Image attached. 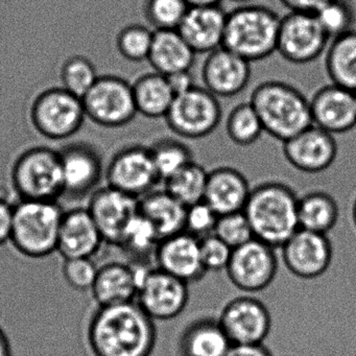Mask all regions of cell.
Segmentation results:
<instances>
[{
  "label": "cell",
  "instance_id": "cell-14",
  "mask_svg": "<svg viewBox=\"0 0 356 356\" xmlns=\"http://www.w3.org/2000/svg\"><path fill=\"white\" fill-rule=\"evenodd\" d=\"M275 248L254 238L233 250L226 272L239 291L258 293L272 284L278 272Z\"/></svg>",
  "mask_w": 356,
  "mask_h": 356
},
{
  "label": "cell",
  "instance_id": "cell-10",
  "mask_svg": "<svg viewBox=\"0 0 356 356\" xmlns=\"http://www.w3.org/2000/svg\"><path fill=\"white\" fill-rule=\"evenodd\" d=\"M82 101L86 118L105 128L127 126L138 113L132 85L120 76H99Z\"/></svg>",
  "mask_w": 356,
  "mask_h": 356
},
{
  "label": "cell",
  "instance_id": "cell-19",
  "mask_svg": "<svg viewBox=\"0 0 356 356\" xmlns=\"http://www.w3.org/2000/svg\"><path fill=\"white\" fill-rule=\"evenodd\" d=\"M283 155L296 170L316 174L332 165L337 159V143L333 135L312 124L283 143Z\"/></svg>",
  "mask_w": 356,
  "mask_h": 356
},
{
  "label": "cell",
  "instance_id": "cell-3",
  "mask_svg": "<svg viewBox=\"0 0 356 356\" xmlns=\"http://www.w3.org/2000/svg\"><path fill=\"white\" fill-rule=\"evenodd\" d=\"M249 102L264 133L281 143L312 126L309 99L293 85L266 81L254 88Z\"/></svg>",
  "mask_w": 356,
  "mask_h": 356
},
{
  "label": "cell",
  "instance_id": "cell-17",
  "mask_svg": "<svg viewBox=\"0 0 356 356\" xmlns=\"http://www.w3.org/2000/svg\"><path fill=\"white\" fill-rule=\"evenodd\" d=\"M138 201L109 185H103L89 197L87 210L105 243L118 245L127 225L138 213Z\"/></svg>",
  "mask_w": 356,
  "mask_h": 356
},
{
  "label": "cell",
  "instance_id": "cell-41",
  "mask_svg": "<svg viewBox=\"0 0 356 356\" xmlns=\"http://www.w3.org/2000/svg\"><path fill=\"white\" fill-rule=\"evenodd\" d=\"M99 266L93 258H74L65 259L62 266L64 280L72 289L76 291H90Z\"/></svg>",
  "mask_w": 356,
  "mask_h": 356
},
{
  "label": "cell",
  "instance_id": "cell-49",
  "mask_svg": "<svg viewBox=\"0 0 356 356\" xmlns=\"http://www.w3.org/2000/svg\"><path fill=\"white\" fill-rule=\"evenodd\" d=\"M222 0H186L189 7H208V6H220Z\"/></svg>",
  "mask_w": 356,
  "mask_h": 356
},
{
  "label": "cell",
  "instance_id": "cell-43",
  "mask_svg": "<svg viewBox=\"0 0 356 356\" xmlns=\"http://www.w3.org/2000/svg\"><path fill=\"white\" fill-rule=\"evenodd\" d=\"M201 258L206 272L226 270L230 261L233 250L218 238L216 235L210 234L200 239Z\"/></svg>",
  "mask_w": 356,
  "mask_h": 356
},
{
  "label": "cell",
  "instance_id": "cell-2",
  "mask_svg": "<svg viewBox=\"0 0 356 356\" xmlns=\"http://www.w3.org/2000/svg\"><path fill=\"white\" fill-rule=\"evenodd\" d=\"M298 199L280 182H266L251 189L245 212L254 238L280 249L298 230Z\"/></svg>",
  "mask_w": 356,
  "mask_h": 356
},
{
  "label": "cell",
  "instance_id": "cell-6",
  "mask_svg": "<svg viewBox=\"0 0 356 356\" xmlns=\"http://www.w3.org/2000/svg\"><path fill=\"white\" fill-rule=\"evenodd\" d=\"M10 184L17 200L59 202L63 197L59 151L34 147L22 152L12 164Z\"/></svg>",
  "mask_w": 356,
  "mask_h": 356
},
{
  "label": "cell",
  "instance_id": "cell-7",
  "mask_svg": "<svg viewBox=\"0 0 356 356\" xmlns=\"http://www.w3.org/2000/svg\"><path fill=\"white\" fill-rule=\"evenodd\" d=\"M30 118L41 136L51 140H65L80 131L86 113L82 99L63 87H55L37 95L31 107Z\"/></svg>",
  "mask_w": 356,
  "mask_h": 356
},
{
  "label": "cell",
  "instance_id": "cell-51",
  "mask_svg": "<svg viewBox=\"0 0 356 356\" xmlns=\"http://www.w3.org/2000/svg\"><path fill=\"white\" fill-rule=\"evenodd\" d=\"M352 216H353L354 225H355L356 227V199L355 201H354L353 209H352Z\"/></svg>",
  "mask_w": 356,
  "mask_h": 356
},
{
  "label": "cell",
  "instance_id": "cell-13",
  "mask_svg": "<svg viewBox=\"0 0 356 356\" xmlns=\"http://www.w3.org/2000/svg\"><path fill=\"white\" fill-rule=\"evenodd\" d=\"M188 285L157 266H147L141 273L135 302L152 320H172L188 304Z\"/></svg>",
  "mask_w": 356,
  "mask_h": 356
},
{
  "label": "cell",
  "instance_id": "cell-18",
  "mask_svg": "<svg viewBox=\"0 0 356 356\" xmlns=\"http://www.w3.org/2000/svg\"><path fill=\"white\" fill-rule=\"evenodd\" d=\"M309 108L312 124L333 136L356 127V95L349 89L325 85L310 97Z\"/></svg>",
  "mask_w": 356,
  "mask_h": 356
},
{
  "label": "cell",
  "instance_id": "cell-35",
  "mask_svg": "<svg viewBox=\"0 0 356 356\" xmlns=\"http://www.w3.org/2000/svg\"><path fill=\"white\" fill-rule=\"evenodd\" d=\"M161 182L193 162L191 147L172 137L159 139L149 147Z\"/></svg>",
  "mask_w": 356,
  "mask_h": 356
},
{
  "label": "cell",
  "instance_id": "cell-50",
  "mask_svg": "<svg viewBox=\"0 0 356 356\" xmlns=\"http://www.w3.org/2000/svg\"><path fill=\"white\" fill-rule=\"evenodd\" d=\"M233 3H238L239 6L250 5L253 3L254 0H231Z\"/></svg>",
  "mask_w": 356,
  "mask_h": 356
},
{
  "label": "cell",
  "instance_id": "cell-29",
  "mask_svg": "<svg viewBox=\"0 0 356 356\" xmlns=\"http://www.w3.org/2000/svg\"><path fill=\"white\" fill-rule=\"evenodd\" d=\"M137 112L147 118H164L175 95L168 78L159 72H147L132 84Z\"/></svg>",
  "mask_w": 356,
  "mask_h": 356
},
{
  "label": "cell",
  "instance_id": "cell-28",
  "mask_svg": "<svg viewBox=\"0 0 356 356\" xmlns=\"http://www.w3.org/2000/svg\"><path fill=\"white\" fill-rule=\"evenodd\" d=\"M232 343L218 318H200L185 327L179 339L183 356H226Z\"/></svg>",
  "mask_w": 356,
  "mask_h": 356
},
{
  "label": "cell",
  "instance_id": "cell-45",
  "mask_svg": "<svg viewBox=\"0 0 356 356\" xmlns=\"http://www.w3.org/2000/svg\"><path fill=\"white\" fill-rule=\"evenodd\" d=\"M289 12L314 14L329 0H279Z\"/></svg>",
  "mask_w": 356,
  "mask_h": 356
},
{
  "label": "cell",
  "instance_id": "cell-4",
  "mask_svg": "<svg viewBox=\"0 0 356 356\" xmlns=\"http://www.w3.org/2000/svg\"><path fill=\"white\" fill-rule=\"evenodd\" d=\"M280 19L264 6H239L227 13L222 47L250 63L266 59L276 53Z\"/></svg>",
  "mask_w": 356,
  "mask_h": 356
},
{
  "label": "cell",
  "instance_id": "cell-11",
  "mask_svg": "<svg viewBox=\"0 0 356 356\" xmlns=\"http://www.w3.org/2000/svg\"><path fill=\"white\" fill-rule=\"evenodd\" d=\"M106 185L140 199L161 182L149 147L131 145L118 149L106 165Z\"/></svg>",
  "mask_w": 356,
  "mask_h": 356
},
{
  "label": "cell",
  "instance_id": "cell-40",
  "mask_svg": "<svg viewBox=\"0 0 356 356\" xmlns=\"http://www.w3.org/2000/svg\"><path fill=\"white\" fill-rule=\"evenodd\" d=\"M213 234L232 250L254 239L251 225L243 211L218 216Z\"/></svg>",
  "mask_w": 356,
  "mask_h": 356
},
{
  "label": "cell",
  "instance_id": "cell-26",
  "mask_svg": "<svg viewBox=\"0 0 356 356\" xmlns=\"http://www.w3.org/2000/svg\"><path fill=\"white\" fill-rule=\"evenodd\" d=\"M195 56L178 30L155 31L147 61L154 72L168 76L191 70Z\"/></svg>",
  "mask_w": 356,
  "mask_h": 356
},
{
  "label": "cell",
  "instance_id": "cell-48",
  "mask_svg": "<svg viewBox=\"0 0 356 356\" xmlns=\"http://www.w3.org/2000/svg\"><path fill=\"white\" fill-rule=\"evenodd\" d=\"M0 356H12L11 343L3 329L0 327Z\"/></svg>",
  "mask_w": 356,
  "mask_h": 356
},
{
  "label": "cell",
  "instance_id": "cell-20",
  "mask_svg": "<svg viewBox=\"0 0 356 356\" xmlns=\"http://www.w3.org/2000/svg\"><path fill=\"white\" fill-rule=\"evenodd\" d=\"M154 259L158 268L188 284L201 280L207 273L202 262L200 239L186 231L160 239Z\"/></svg>",
  "mask_w": 356,
  "mask_h": 356
},
{
  "label": "cell",
  "instance_id": "cell-39",
  "mask_svg": "<svg viewBox=\"0 0 356 356\" xmlns=\"http://www.w3.org/2000/svg\"><path fill=\"white\" fill-rule=\"evenodd\" d=\"M154 32L140 24H131L120 31L116 39L118 51L124 59L132 62L147 60Z\"/></svg>",
  "mask_w": 356,
  "mask_h": 356
},
{
  "label": "cell",
  "instance_id": "cell-21",
  "mask_svg": "<svg viewBox=\"0 0 356 356\" xmlns=\"http://www.w3.org/2000/svg\"><path fill=\"white\" fill-rule=\"evenodd\" d=\"M250 64L224 47L208 54L202 67L204 88L218 99L236 97L249 85Z\"/></svg>",
  "mask_w": 356,
  "mask_h": 356
},
{
  "label": "cell",
  "instance_id": "cell-16",
  "mask_svg": "<svg viewBox=\"0 0 356 356\" xmlns=\"http://www.w3.org/2000/svg\"><path fill=\"white\" fill-rule=\"evenodd\" d=\"M280 250L287 270L298 278H318L332 262V243L321 233L299 229Z\"/></svg>",
  "mask_w": 356,
  "mask_h": 356
},
{
  "label": "cell",
  "instance_id": "cell-36",
  "mask_svg": "<svg viewBox=\"0 0 356 356\" xmlns=\"http://www.w3.org/2000/svg\"><path fill=\"white\" fill-rule=\"evenodd\" d=\"M314 16L330 40L354 30L356 22L351 0H329Z\"/></svg>",
  "mask_w": 356,
  "mask_h": 356
},
{
  "label": "cell",
  "instance_id": "cell-15",
  "mask_svg": "<svg viewBox=\"0 0 356 356\" xmlns=\"http://www.w3.org/2000/svg\"><path fill=\"white\" fill-rule=\"evenodd\" d=\"M218 320L232 345H261L272 328L270 310L251 296L230 300Z\"/></svg>",
  "mask_w": 356,
  "mask_h": 356
},
{
  "label": "cell",
  "instance_id": "cell-44",
  "mask_svg": "<svg viewBox=\"0 0 356 356\" xmlns=\"http://www.w3.org/2000/svg\"><path fill=\"white\" fill-rule=\"evenodd\" d=\"M14 204L7 197L0 195V247L10 243Z\"/></svg>",
  "mask_w": 356,
  "mask_h": 356
},
{
  "label": "cell",
  "instance_id": "cell-34",
  "mask_svg": "<svg viewBox=\"0 0 356 356\" xmlns=\"http://www.w3.org/2000/svg\"><path fill=\"white\" fill-rule=\"evenodd\" d=\"M226 132L229 139L239 147H250L259 140L264 127L250 102L238 104L229 112Z\"/></svg>",
  "mask_w": 356,
  "mask_h": 356
},
{
  "label": "cell",
  "instance_id": "cell-37",
  "mask_svg": "<svg viewBox=\"0 0 356 356\" xmlns=\"http://www.w3.org/2000/svg\"><path fill=\"white\" fill-rule=\"evenodd\" d=\"M99 78L95 64L83 56L70 57L62 66V87L80 99L88 93Z\"/></svg>",
  "mask_w": 356,
  "mask_h": 356
},
{
  "label": "cell",
  "instance_id": "cell-12",
  "mask_svg": "<svg viewBox=\"0 0 356 356\" xmlns=\"http://www.w3.org/2000/svg\"><path fill=\"white\" fill-rule=\"evenodd\" d=\"M330 39L314 14L289 12L280 19L276 53L295 65H305L326 51Z\"/></svg>",
  "mask_w": 356,
  "mask_h": 356
},
{
  "label": "cell",
  "instance_id": "cell-1",
  "mask_svg": "<svg viewBox=\"0 0 356 356\" xmlns=\"http://www.w3.org/2000/svg\"><path fill=\"white\" fill-rule=\"evenodd\" d=\"M86 341L92 356H151L157 329L136 302L97 306L89 318Z\"/></svg>",
  "mask_w": 356,
  "mask_h": 356
},
{
  "label": "cell",
  "instance_id": "cell-24",
  "mask_svg": "<svg viewBox=\"0 0 356 356\" xmlns=\"http://www.w3.org/2000/svg\"><path fill=\"white\" fill-rule=\"evenodd\" d=\"M226 19L220 6L189 7L178 32L197 55H208L222 47Z\"/></svg>",
  "mask_w": 356,
  "mask_h": 356
},
{
  "label": "cell",
  "instance_id": "cell-42",
  "mask_svg": "<svg viewBox=\"0 0 356 356\" xmlns=\"http://www.w3.org/2000/svg\"><path fill=\"white\" fill-rule=\"evenodd\" d=\"M218 216L205 201L193 204L186 207L184 231L197 238H204L213 234Z\"/></svg>",
  "mask_w": 356,
  "mask_h": 356
},
{
  "label": "cell",
  "instance_id": "cell-38",
  "mask_svg": "<svg viewBox=\"0 0 356 356\" xmlns=\"http://www.w3.org/2000/svg\"><path fill=\"white\" fill-rule=\"evenodd\" d=\"M188 9L186 0H145L143 13L155 31L178 30Z\"/></svg>",
  "mask_w": 356,
  "mask_h": 356
},
{
  "label": "cell",
  "instance_id": "cell-5",
  "mask_svg": "<svg viewBox=\"0 0 356 356\" xmlns=\"http://www.w3.org/2000/svg\"><path fill=\"white\" fill-rule=\"evenodd\" d=\"M63 213L59 202L17 200L10 236L12 247L31 259L49 257L57 252Z\"/></svg>",
  "mask_w": 356,
  "mask_h": 356
},
{
  "label": "cell",
  "instance_id": "cell-47",
  "mask_svg": "<svg viewBox=\"0 0 356 356\" xmlns=\"http://www.w3.org/2000/svg\"><path fill=\"white\" fill-rule=\"evenodd\" d=\"M226 356H272L270 351L261 345H232Z\"/></svg>",
  "mask_w": 356,
  "mask_h": 356
},
{
  "label": "cell",
  "instance_id": "cell-25",
  "mask_svg": "<svg viewBox=\"0 0 356 356\" xmlns=\"http://www.w3.org/2000/svg\"><path fill=\"white\" fill-rule=\"evenodd\" d=\"M251 187L236 168L220 166L208 172L204 201L218 214L243 211Z\"/></svg>",
  "mask_w": 356,
  "mask_h": 356
},
{
  "label": "cell",
  "instance_id": "cell-30",
  "mask_svg": "<svg viewBox=\"0 0 356 356\" xmlns=\"http://www.w3.org/2000/svg\"><path fill=\"white\" fill-rule=\"evenodd\" d=\"M325 70L332 84L356 92V30L332 39L325 51Z\"/></svg>",
  "mask_w": 356,
  "mask_h": 356
},
{
  "label": "cell",
  "instance_id": "cell-52",
  "mask_svg": "<svg viewBox=\"0 0 356 356\" xmlns=\"http://www.w3.org/2000/svg\"><path fill=\"white\" fill-rule=\"evenodd\" d=\"M355 95H356V92H355Z\"/></svg>",
  "mask_w": 356,
  "mask_h": 356
},
{
  "label": "cell",
  "instance_id": "cell-9",
  "mask_svg": "<svg viewBox=\"0 0 356 356\" xmlns=\"http://www.w3.org/2000/svg\"><path fill=\"white\" fill-rule=\"evenodd\" d=\"M63 179V197L70 202L89 199L105 180L101 152L89 143L76 141L58 149Z\"/></svg>",
  "mask_w": 356,
  "mask_h": 356
},
{
  "label": "cell",
  "instance_id": "cell-31",
  "mask_svg": "<svg viewBox=\"0 0 356 356\" xmlns=\"http://www.w3.org/2000/svg\"><path fill=\"white\" fill-rule=\"evenodd\" d=\"M339 206L332 195L325 191H309L298 199L300 229L328 234L339 220Z\"/></svg>",
  "mask_w": 356,
  "mask_h": 356
},
{
  "label": "cell",
  "instance_id": "cell-46",
  "mask_svg": "<svg viewBox=\"0 0 356 356\" xmlns=\"http://www.w3.org/2000/svg\"><path fill=\"white\" fill-rule=\"evenodd\" d=\"M174 91L175 95H181V93L186 92L195 86V81L191 74V70L188 72H178V74H172V76H166Z\"/></svg>",
  "mask_w": 356,
  "mask_h": 356
},
{
  "label": "cell",
  "instance_id": "cell-8",
  "mask_svg": "<svg viewBox=\"0 0 356 356\" xmlns=\"http://www.w3.org/2000/svg\"><path fill=\"white\" fill-rule=\"evenodd\" d=\"M222 106L216 95L195 85L191 90L176 95L165 120L168 129L179 138H205L222 122Z\"/></svg>",
  "mask_w": 356,
  "mask_h": 356
},
{
  "label": "cell",
  "instance_id": "cell-27",
  "mask_svg": "<svg viewBox=\"0 0 356 356\" xmlns=\"http://www.w3.org/2000/svg\"><path fill=\"white\" fill-rule=\"evenodd\" d=\"M138 212L149 220L160 239L184 231L186 207L165 189H154L140 197Z\"/></svg>",
  "mask_w": 356,
  "mask_h": 356
},
{
  "label": "cell",
  "instance_id": "cell-22",
  "mask_svg": "<svg viewBox=\"0 0 356 356\" xmlns=\"http://www.w3.org/2000/svg\"><path fill=\"white\" fill-rule=\"evenodd\" d=\"M104 243L103 235L86 206L64 211L57 245V253L63 260L93 258Z\"/></svg>",
  "mask_w": 356,
  "mask_h": 356
},
{
  "label": "cell",
  "instance_id": "cell-23",
  "mask_svg": "<svg viewBox=\"0 0 356 356\" xmlns=\"http://www.w3.org/2000/svg\"><path fill=\"white\" fill-rule=\"evenodd\" d=\"M145 264L111 261L99 266L90 293L99 307L131 303L136 300Z\"/></svg>",
  "mask_w": 356,
  "mask_h": 356
},
{
  "label": "cell",
  "instance_id": "cell-33",
  "mask_svg": "<svg viewBox=\"0 0 356 356\" xmlns=\"http://www.w3.org/2000/svg\"><path fill=\"white\" fill-rule=\"evenodd\" d=\"M208 172L195 161L163 181V188L185 207L204 201Z\"/></svg>",
  "mask_w": 356,
  "mask_h": 356
},
{
  "label": "cell",
  "instance_id": "cell-32",
  "mask_svg": "<svg viewBox=\"0 0 356 356\" xmlns=\"http://www.w3.org/2000/svg\"><path fill=\"white\" fill-rule=\"evenodd\" d=\"M159 241L155 229L138 212L127 225L115 247L132 258V264H145L143 260L149 256L154 258Z\"/></svg>",
  "mask_w": 356,
  "mask_h": 356
}]
</instances>
